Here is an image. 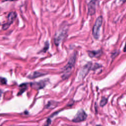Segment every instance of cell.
Wrapping results in <instances>:
<instances>
[{
	"instance_id": "obj_1",
	"label": "cell",
	"mask_w": 126,
	"mask_h": 126,
	"mask_svg": "<svg viewBox=\"0 0 126 126\" xmlns=\"http://www.w3.org/2000/svg\"><path fill=\"white\" fill-rule=\"evenodd\" d=\"M76 61V55H73L69 59L67 64L64 67L63 70V79H67L71 74L73 68L74 67Z\"/></svg>"
},
{
	"instance_id": "obj_2",
	"label": "cell",
	"mask_w": 126,
	"mask_h": 126,
	"mask_svg": "<svg viewBox=\"0 0 126 126\" xmlns=\"http://www.w3.org/2000/svg\"><path fill=\"white\" fill-rule=\"evenodd\" d=\"M67 32V26L65 24H63L60 29L57 32L54 37V42L56 45H58L64 38Z\"/></svg>"
},
{
	"instance_id": "obj_3",
	"label": "cell",
	"mask_w": 126,
	"mask_h": 126,
	"mask_svg": "<svg viewBox=\"0 0 126 126\" xmlns=\"http://www.w3.org/2000/svg\"><path fill=\"white\" fill-rule=\"evenodd\" d=\"M102 17L100 16L98 17L95 22L93 28V35L94 38L98 39L99 36V30L102 23Z\"/></svg>"
},
{
	"instance_id": "obj_4",
	"label": "cell",
	"mask_w": 126,
	"mask_h": 126,
	"mask_svg": "<svg viewBox=\"0 0 126 126\" xmlns=\"http://www.w3.org/2000/svg\"><path fill=\"white\" fill-rule=\"evenodd\" d=\"M87 115L83 109H80L78 110L76 115L74 117L72 121L75 123L81 122L85 121L87 118Z\"/></svg>"
},
{
	"instance_id": "obj_5",
	"label": "cell",
	"mask_w": 126,
	"mask_h": 126,
	"mask_svg": "<svg viewBox=\"0 0 126 126\" xmlns=\"http://www.w3.org/2000/svg\"><path fill=\"white\" fill-rule=\"evenodd\" d=\"M17 17V14L14 11H12L10 12L8 15L7 17V22L6 23L3 25L2 28L3 30L7 29L10 25L14 22V20Z\"/></svg>"
},
{
	"instance_id": "obj_6",
	"label": "cell",
	"mask_w": 126,
	"mask_h": 126,
	"mask_svg": "<svg viewBox=\"0 0 126 126\" xmlns=\"http://www.w3.org/2000/svg\"><path fill=\"white\" fill-rule=\"evenodd\" d=\"M97 0H91L88 3V14L90 15H93L95 14Z\"/></svg>"
},
{
	"instance_id": "obj_7",
	"label": "cell",
	"mask_w": 126,
	"mask_h": 126,
	"mask_svg": "<svg viewBox=\"0 0 126 126\" xmlns=\"http://www.w3.org/2000/svg\"><path fill=\"white\" fill-rule=\"evenodd\" d=\"M91 65L92 63H89L83 67L79 74V76L81 77V78H83L87 74L91 67Z\"/></svg>"
},
{
	"instance_id": "obj_8",
	"label": "cell",
	"mask_w": 126,
	"mask_h": 126,
	"mask_svg": "<svg viewBox=\"0 0 126 126\" xmlns=\"http://www.w3.org/2000/svg\"><path fill=\"white\" fill-rule=\"evenodd\" d=\"M45 83L43 81H40L37 82H33L31 84V87L35 89H41L44 87Z\"/></svg>"
},
{
	"instance_id": "obj_9",
	"label": "cell",
	"mask_w": 126,
	"mask_h": 126,
	"mask_svg": "<svg viewBox=\"0 0 126 126\" xmlns=\"http://www.w3.org/2000/svg\"><path fill=\"white\" fill-rule=\"evenodd\" d=\"M101 54V51L100 50L91 51L88 52V55L91 58L98 57L100 56Z\"/></svg>"
},
{
	"instance_id": "obj_10",
	"label": "cell",
	"mask_w": 126,
	"mask_h": 126,
	"mask_svg": "<svg viewBox=\"0 0 126 126\" xmlns=\"http://www.w3.org/2000/svg\"><path fill=\"white\" fill-rule=\"evenodd\" d=\"M44 75V74L42 73V72H40L38 71H34L33 73H32V74H31L30 75H29L28 77L31 79H33V78H35L43 76Z\"/></svg>"
},
{
	"instance_id": "obj_11",
	"label": "cell",
	"mask_w": 126,
	"mask_h": 126,
	"mask_svg": "<svg viewBox=\"0 0 126 126\" xmlns=\"http://www.w3.org/2000/svg\"><path fill=\"white\" fill-rule=\"evenodd\" d=\"M57 105V102L54 101H50L48 102V104L46 105V108L52 109L55 108Z\"/></svg>"
},
{
	"instance_id": "obj_12",
	"label": "cell",
	"mask_w": 126,
	"mask_h": 126,
	"mask_svg": "<svg viewBox=\"0 0 126 126\" xmlns=\"http://www.w3.org/2000/svg\"><path fill=\"white\" fill-rule=\"evenodd\" d=\"M107 98H106L105 97H103L102 98L100 102V105L101 106H103L107 103Z\"/></svg>"
},
{
	"instance_id": "obj_13",
	"label": "cell",
	"mask_w": 126,
	"mask_h": 126,
	"mask_svg": "<svg viewBox=\"0 0 126 126\" xmlns=\"http://www.w3.org/2000/svg\"><path fill=\"white\" fill-rule=\"evenodd\" d=\"M125 2H126V0H116L115 3V4H117L118 5H121L122 4H123Z\"/></svg>"
},
{
	"instance_id": "obj_14",
	"label": "cell",
	"mask_w": 126,
	"mask_h": 126,
	"mask_svg": "<svg viewBox=\"0 0 126 126\" xmlns=\"http://www.w3.org/2000/svg\"><path fill=\"white\" fill-rule=\"evenodd\" d=\"M48 47H49V44H48V42H46V44H45V46H44V48H43V52H46L47 50H48Z\"/></svg>"
},
{
	"instance_id": "obj_15",
	"label": "cell",
	"mask_w": 126,
	"mask_h": 126,
	"mask_svg": "<svg viewBox=\"0 0 126 126\" xmlns=\"http://www.w3.org/2000/svg\"><path fill=\"white\" fill-rule=\"evenodd\" d=\"M0 81H1V83L2 84H6V80L5 79V78H1L0 79Z\"/></svg>"
},
{
	"instance_id": "obj_16",
	"label": "cell",
	"mask_w": 126,
	"mask_h": 126,
	"mask_svg": "<svg viewBox=\"0 0 126 126\" xmlns=\"http://www.w3.org/2000/svg\"><path fill=\"white\" fill-rule=\"evenodd\" d=\"M123 50H124V52H126V44H125V45Z\"/></svg>"
},
{
	"instance_id": "obj_17",
	"label": "cell",
	"mask_w": 126,
	"mask_h": 126,
	"mask_svg": "<svg viewBox=\"0 0 126 126\" xmlns=\"http://www.w3.org/2000/svg\"><path fill=\"white\" fill-rule=\"evenodd\" d=\"M10 0V1H13V0Z\"/></svg>"
}]
</instances>
